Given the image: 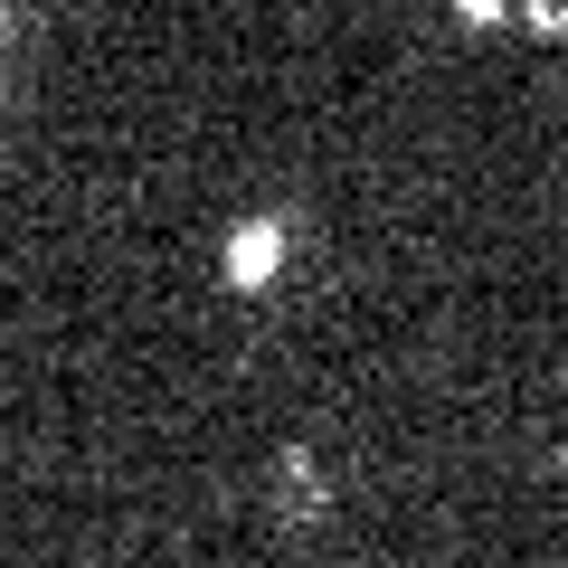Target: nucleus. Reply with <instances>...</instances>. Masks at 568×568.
Wrapping results in <instances>:
<instances>
[{
  "instance_id": "f257e3e1",
  "label": "nucleus",
  "mask_w": 568,
  "mask_h": 568,
  "mask_svg": "<svg viewBox=\"0 0 568 568\" xmlns=\"http://www.w3.org/2000/svg\"><path fill=\"white\" fill-rule=\"evenodd\" d=\"M284 256H294V219H237L219 246V275H227V294H265L284 275Z\"/></svg>"
},
{
  "instance_id": "f03ea898",
  "label": "nucleus",
  "mask_w": 568,
  "mask_h": 568,
  "mask_svg": "<svg viewBox=\"0 0 568 568\" xmlns=\"http://www.w3.org/2000/svg\"><path fill=\"white\" fill-rule=\"evenodd\" d=\"M455 10H465V29H503L511 20V0H455Z\"/></svg>"
},
{
  "instance_id": "7ed1b4c3",
  "label": "nucleus",
  "mask_w": 568,
  "mask_h": 568,
  "mask_svg": "<svg viewBox=\"0 0 568 568\" xmlns=\"http://www.w3.org/2000/svg\"><path fill=\"white\" fill-rule=\"evenodd\" d=\"M0 48H10V0H0Z\"/></svg>"
}]
</instances>
